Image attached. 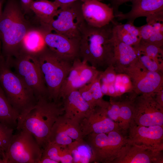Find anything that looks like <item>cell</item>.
Masks as SVG:
<instances>
[{
	"mask_svg": "<svg viewBox=\"0 0 163 163\" xmlns=\"http://www.w3.org/2000/svg\"><path fill=\"white\" fill-rule=\"evenodd\" d=\"M138 52L150 57L163 60V50L162 47L141 41L139 43L134 47Z\"/></svg>",
	"mask_w": 163,
	"mask_h": 163,
	"instance_id": "1f68e13d",
	"label": "cell"
},
{
	"mask_svg": "<svg viewBox=\"0 0 163 163\" xmlns=\"http://www.w3.org/2000/svg\"><path fill=\"white\" fill-rule=\"evenodd\" d=\"M117 74L113 65L108 66L104 71L101 72L100 75L101 83L108 85L113 84Z\"/></svg>",
	"mask_w": 163,
	"mask_h": 163,
	"instance_id": "e575fe53",
	"label": "cell"
},
{
	"mask_svg": "<svg viewBox=\"0 0 163 163\" xmlns=\"http://www.w3.org/2000/svg\"><path fill=\"white\" fill-rule=\"evenodd\" d=\"M130 77L133 92L137 94L155 95L163 88V77L161 72L147 69L138 60L123 70Z\"/></svg>",
	"mask_w": 163,
	"mask_h": 163,
	"instance_id": "30bf717a",
	"label": "cell"
},
{
	"mask_svg": "<svg viewBox=\"0 0 163 163\" xmlns=\"http://www.w3.org/2000/svg\"><path fill=\"white\" fill-rule=\"evenodd\" d=\"M35 29H38L24 14L20 0H7L0 18L1 55L6 59L17 56L27 34Z\"/></svg>",
	"mask_w": 163,
	"mask_h": 163,
	"instance_id": "6da1fadb",
	"label": "cell"
},
{
	"mask_svg": "<svg viewBox=\"0 0 163 163\" xmlns=\"http://www.w3.org/2000/svg\"><path fill=\"white\" fill-rule=\"evenodd\" d=\"M113 24L101 27L88 24L85 21L82 28L79 57L97 68L113 65L114 62Z\"/></svg>",
	"mask_w": 163,
	"mask_h": 163,
	"instance_id": "7a4b0ae2",
	"label": "cell"
},
{
	"mask_svg": "<svg viewBox=\"0 0 163 163\" xmlns=\"http://www.w3.org/2000/svg\"><path fill=\"white\" fill-rule=\"evenodd\" d=\"M0 163H5V162L3 159L0 158Z\"/></svg>",
	"mask_w": 163,
	"mask_h": 163,
	"instance_id": "ee69618b",
	"label": "cell"
},
{
	"mask_svg": "<svg viewBox=\"0 0 163 163\" xmlns=\"http://www.w3.org/2000/svg\"><path fill=\"white\" fill-rule=\"evenodd\" d=\"M82 11L85 22L94 27H101L114 19L111 7L99 0H82Z\"/></svg>",
	"mask_w": 163,
	"mask_h": 163,
	"instance_id": "e0dca14e",
	"label": "cell"
},
{
	"mask_svg": "<svg viewBox=\"0 0 163 163\" xmlns=\"http://www.w3.org/2000/svg\"><path fill=\"white\" fill-rule=\"evenodd\" d=\"M6 1L7 0H0V18L3 12L2 8L4 4Z\"/></svg>",
	"mask_w": 163,
	"mask_h": 163,
	"instance_id": "b9f144b4",
	"label": "cell"
},
{
	"mask_svg": "<svg viewBox=\"0 0 163 163\" xmlns=\"http://www.w3.org/2000/svg\"><path fill=\"white\" fill-rule=\"evenodd\" d=\"M5 59L14 69V72L32 91L37 99L41 97H48L39 63L34 54L22 50L17 56Z\"/></svg>",
	"mask_w": 163,
	"mask_h": 163,
	"instance_id": "8992f818",
	"label": "cell"
},
{
	"mask_svg": "<svg viewBox=\"0 0 163 163\" xmlns=\"http://www.w3.org/2000/svg\"><path fill=\"white\" fill-rule=\"evenodd\" d=\"M133 94V120L135 123L142 126H163V107L156 101L155 95Z\"/></svg>",
	"mask_w": 163,
	"mask_h": 163,
	"instance_id": "8fae6325",
	"label": "cell"
},
{
	"mask_svg": "<svg viewBox=\"0 0 163 163\" xmlns=\"http://www.w3.org/2000/svg\"><path fill=\"white\" fill-rule=\"evenodd\" d=\"M136 52L138 61L147 69L159 72L163 71V60L154 59Z\"/></svg>",
	"mask_w": 163,
	"mask_h": 163,
	"instance_id": "d6a6232c",
	"label": "cell"
},
{
	"mask_svg": "<svg viewBox=\"0 0 163 163\" xmlns=\"http://www.w3.org/2000/svg\"><path fill=\"white\" fill-rule=\"evenodd\" d=\"M14 129L11 127L0 122V158L5 162L6 154L14 135Z\"/></svg>",
	"mask_w": 163,
	"mask_h": 163,
	"instance_id": "f546056e",
	"label": "cell"
},
{
	"mask_svg": "<svg viewBox=\"0 0 163 163\" xmlns=\"http://www.w3.org/2000/svg\"><path fill=\"white\" fill-rule=\"evenodd\" d=\"M115 97L123 94L133 92V86L129 76L124 73L117 74L113 83Z\"/></svg>",
	"mask_w": 163,
	"mask_h": 163,
	"instance_id": "4dcf8cb0",
	"label": "cell"
},
{
	"mask_svg": "<svg viewBox=\"0 0 163 163\" xmlns=\"http://www.w3.org/2000/svg\"><path fill=\"white\" fill-rule=\"evenodd\" d=\"M83 138L80 123L62 114L58 117L54 123L48 142L61 146H68Z\"/></svg>",
	"mask_w": 163,
	"mask_h": 163,
	"instance_id": "9a60e30c",
	"label": "cell"
},
{
	"mask_svg": "<svg viewBox=\"0 0 163 163\" xmlns=\"http://www.w3.org/2000/svg\"><path fill=\"white\" fill-rule=\"evenodd\" d=\"M111 5V8H112L115 15L118 14L119 7L125 3L131 1L132 0H107Z\"/></svg>",
	"mask_w": 163,
	"mask_h": 163,
	"instance_id": "8d00e7d4",
	"label": "cell"
},
{
	"mask_svg": "<svg viewBox=\"0 0 163 163\" xmlns=\"http://www.w3.org/2000/svg\"><path fill=\"white\" fill-rule=\"evenodd\" d=\"M61 100L64 109V116L79 123L91 110L78 90L71 91L62 97Z\"/></svg>",
	"mask_w": 163,
	"mask_h": 163,
	"instance_id": "ac0fdd59",
	"label": "cell"
},
{
	"mask_svg": "<svg viewBox=\"0 0 163 163\" xmlns=\"http://www.w3.org/2000/svg\"><path fill=\"white\" fill-rule=\"evenodd\" d=\"M120 102L119 125L122 130L128 131L133 119L134 108L132 95Z\"/></svg>",
	"mask_w": 163,
	"mask_h": 163,
	"instance_id": "83f0119b",
	"label": "cell"
},
{
	"mask_svg": "<svg viewBox=\"0 0 163 163\" xmlns=\"http://www.w3.org/2000/svg\"><path fill=\"white\" fill-rule=\"evenodd\" d=\"M19 116L8 102L0 85V122L16 128Z\"/></svg>",
	"mask_w": 163,
	"mask_h": 163,
	"instance_id": "484cf974",
	"label": "cell"
},
{
	"mask_svg": "<svg viewBox=\"0 0 163 163\" xmlns=\"http://www.w3.org/2000/svg\"><path fill=\"white\" fill-rule=\"evenodd\" d=\"M154 97L157 103L163 107V88L157 92L155 94Z\"/></svg>",
	"mask_w": 163,
	"mask_h": 163,
	"instance_id": "f35d334b",
	"label": "cell"
},
{
	"mask_svg": "<svg viewBox=\"0 0 163 163\" xmlns=\"http://www.w3.org/2000/svg\"><path fill=\"white\" fill-rule=\"evenodd\" d=\"M123 131L114 130L99 134L92 133L85 138L91 147L94 163H112L117 157L122 147L128 141Z\"/></svg>",
	"mask_w": 163,
	"mask_h": 163,
	"instance_id": "9c48e42d",
	"label": "cell"
},
{
	"mask_svg": "<svg viewBox=\"0 0 163 163\" xmlns=\"http://www.w3.org/2000/svg\"><path fill=\"white\" fill-rule=\"evenodd\" d=\"M102 106L105 109L109 117L118 125L120 117L119 101H106Z\"/></svg>",
	"mask_w": 163,
	"mask_h": 163,
	"instance_id": "836d02e7",
	"label": "cell"
},
{
	"mask_svg": "<svg viewBox=\"0 0 163 163\" xmlns=\"http://www.w3.org/2000/svg\"><path fill=\"white\" fill-rule=\"evenodd\" d=\"M112 22L113 33L119 40L133 47L139 43L141 40L140 30L139 27L135 26L133 23L127 21L122 24L114 19Z\"/></svg>",
	"mask_w": 163,
	"mask_h": 163,
	"instance_id": "7402d4cb",
	"label": "cell"
},
{
	"mask_svg": "<svg viewBox=\"0 0 163 163\" xmlns=\"http://www.w3.org/2000/svg\"><path fill=\"white\" fill-rule=\"evenodd\" d=\"M59 8L54 1L48 0H33L30 7L35 22L40 29L46 33L51 32L50 25Z\"/></svg>",
	"mask_w": 163,
	"mask_h": 163,
	"instance_id": "ffe728a7",
	"label": "cell"
},
{
	"mask_svg": "<svg viewBox=\"0 0 163 163\" xmlns=\"http://www.w3.org/2000/svg\"><path fill=\"white\" fill-rule=\"evenodd\" d=\"M22 9L27 16L30 17L33 13L30 9V4L33 0H20Z\"/></svg>",
	"mask_w": 163,
	"mask_h": 163,
	"instance_id": "74e56055",
	"label": "cell"
},
{
	"mask_svg": "<svg viewBox=\"0 0 163 163\" xmlns=\"http://www.w3.org/2000/svg\"><path fill=\"white\" fill-rule=\"evenodd\" d=\"M108 85L106 84L101 83V90L104 95H107L108 90Z\"/></svg>",
	"mask_w": 163,
	"mask_h": 163,
	"instance_id": "60d3db41",
	"label": "cell"
},
{
	"mask_svg": "<svg viewBox=\"0 0 163 163\" xmlns=\"http://www.w3.org/2000/svg\"><path fill=\"white\" fill-rule=\"evenodd\" d=\"M77 0H54V1L59 5V8L71 4Z\"/></svg>",
	"mask_w": 163,
	"mask_h": 163,
	"instance_id": "ab89813d",
	"label": "cell"
},
{
	"mask_svg": "<svg viewBox=\"0 0 163 163\" xmlns=\"http://www.w3.org/2000/svg\"><path fill=\"white\" fill-rule=\"evenodd\" d=\"M128 130L129 141L154 151H163V126L138 125L133 119Z\"/></svg>",
	"mask_w": 163,
	"mask_h": 163,
	"instance_id": "7c38bea8",
	"label": "cell"
},
{
	"mask_svg": "<svg viewBox=\"0 0 163 163\" xmlns=\"http://www.w3.org/2000/svg\"><path fill=\"white\" fill-rule=\"evenodd\" d=\"M0 85L8 102L19 116L26 113L37 101L32 91L12 71L2 55L0 56Z\"/></svg>",
	"mask_w": 163,
	"mask_h": 163,
	"instance_id": "277c9868",
	"label": "cell"
},
{
	"mask_svg": "<svg viewBox=\"0 0 163 163\" xmlns=\"http://www.w3.org/2000/svg\"><path fill=\"white\" fill-rule=\"evenodd\" d=\"M141 38V41L146 42L150 38L153 32L152 25L147 24L139 27Z\"/></svg>",
	"mask_w": 163,
	"mask_h": 163,
	"instance_id": "d590c367",
	"label": "cell"
},
{
	"mask_svg": "<svg viewBox=\"0 0 163 163\" xmlns=\"http://www.w3.org/2000/svg\"><path fill=\"white\" fill-rule=\"evenodd\" d=\"M162 151H156L129 141L112 163H163Z\"/></svg>",
	"mask_w": 163,
	"mask_h": 163,
	"instance_id": "5bb4252c",
	"label": "cell"
},
{
	"mask_svg": "<svg viewBox=\"0 0 163 163\" xmlns=\"http://www.w3.org/2000/svg\"><path fill=\"white\" fill-rule=\"evenodd\" d=\"M42 157L48 158L56 163H72L73 158L68 146L48 142L43 148Z\"/></svg>",
	"mask_w": 163,
	"mask_h": 163,
	"instance_id": "d4e9b609",
	"label": "cell"
},
{
	"mask_svg": "<svg viewBox=\"0 0 163 163\" xmlns=\"http://www.w3.org/2000/svg\"><path fill=\"white\" fill-rule=\"evenodd\" d=\"M100 74L91 82L78 89L82 97L88 103L91 109L97 106H101L105 101L103 99L104 95L101 90Z\"/></svg>",
	"mask_w": 163,
	"mask_h": 163,
	"instance_id": "603a6c76",
	"label": "cell"
},
{
	"mask_svg": "<svg viewBox=\"0 0 163 163\" xmlns=\"http://www.w3.org/2000/svg\"><path fill=\"white\" fill-rule=\"evenodd\" d=\"M64 112L61 100L56 101L47 96L40 97L32 107L19 117L16 129L30 133L43 149L54 123Z\"/></svg>",
	"mask_w": 163,
	"mask_h": 163,
	"instance_id": "3957f363",
	"label": "cell"
},
{
	"mask_svg": "<svg viewBox=\"0 0 163 163\" xmlns=\"http://www.w3.org/2000/svg\"><path fill=\"white\" fill-rule=\"evenodd\" d=\"M44 40L46 46L60 57L71 62L79 58L80 41L52 32L44 33Z\"/></svg>",
	"mask_w": 163,
	"mask_h": 163,
	"instance_id": "2e32d148",
	"label": "cell"
},
{
	"mask_svg": "<svg viewBox=\"0 0 163 163\" xmlns=\"http://www.w3.org/2000/svg\"><path fill=\"white\" fill-rule=\"evenodd\" d=\"M45 33L38 29L29 31L24 37L22 43V50L28 53L35 54L46 46L44 34Z\"/></svg>",
	"mask_w": 163,
	"mask_h": 163,
	"instance_id": "4316f807",
	"label": "cell"
},
{
	"mask_svg": "<svg viewBox=\"0 0 163 163\" xmlns=\"http://www.w3.org/2000/svg\"><path fill=\"white\" fill-rule=\"evenodd\" d=\"M113 34L114 62L113 66L116 72L121 73L124 69L137 61V53L134 47L120 41L113 32Z\"/></svg>",
	"mask_w": 163,
	"mask_h": 163,
	"instance_id": "44dd1931",
	"label": "cell"
},
{
	"mask_svg": "<svg viewBox=\"0 0 163 163\" xmlns=\"http://www.w3.org/2000/svg\"><path fill=\"white\" fill-rule=\"evenodd\" d=\"M68 146L72 157V163L94 162L92 149L84 138L74 142Z\"/></svg>",
	"mask_w": 163,
	"mask_h": 163,
	"instance_id": "cb8c5ba5",
	"label": "cell"
},
{
	"mask_svg": "<svg viewBox=\"0 0 163 163\" xmlns=\"http://www.w3.org/2000/svg\"><path fill=\"white\" fill-rule=\"evenodd\" d=\"M2 42L0 38V56H1L2 54Z\"/></svg>",
	"mask_w": 163,
	"mask_h": 163,
	"instance_id": "7bdbcfd3",
	"label": "cell"
},
{
	"mask_svg": "<svg viewBox=\"0 0 163 163\" xmlns=\"http://www.w3.org/2000/svg\"><path fill=\"white\" fill-rule=\"evenodd\" d=\"M34 54L39 63L48 97L55 101H60V90L73 62L60 57L46 45Z\"/></svg>",
	"mask_w": 163,
	"mask_h": 163,
	"instance_id": "5b68a950",
	"label": "cell"
},
{
	"mask_svg": "<svg viewBox=\"0 0 163 163\" xmlns=\"http://www.w3.org/2000/svg\"><path fill=\"white\" fill-rule=\"evenodd\" d=\"M80 124L84 138L92 133L99 134L114 130L123 131L117 123L109 117L102 106H97L91 109Z\"/></svg>",
	"mask_w": 163,
	"mask_h": 163,
	"instance_id": "4fadbf2b",
	"label": "cell"
},
{
	"mask_svg": "<svg viewBox=\"0 0 163 163\" xmlns=\"http://www.w3.org/2000/svg\"><path fill=\"white\" fill-rule=\"evenodd\" d=\"M83 62L80 72L72 86V91L78 90L84 85L90 83L97 78L102 72L89 65L88 63Z\"/></svg>",
	"mask_w": 163,
	"mask_h": 163,
	"instance_id": "f1b7e54d",
	"label": "cell"
},
{
	"mask_svg": "<svg viewBox=\"0 0 163 163\" xmlns=\"http://www.w3.org/2000/svg\"><path fill=\"white\" fill-rule=\"evenodd\" d=\"M131 9L129 11L123 13L120 12L115 18L119 21L127 20L133 23L137 18L146 17L163 11V0H132Z\"/></svg>",
	"mask_w": 163,
	"mask_h": 163,
	"instance_id": "d6986e66",
	"label": "cell"
},
{
	"mask_svg": "<svg viewBox=\"0 0 163 163\" xmlns=\"http://www.w3.org/2000/svg\"><path fill=\"white\" fill-rule=\"evenodd\" d=\"M82 0L59 8L50 25L51 32L80 41L82 27L85 22L82 11Z\"/></svg>",
	"mask_w": 163,
	"mask_h": 163,
	"instance_id": "52a82bcc",
	"label": "cell"
},
{
	"mask_svg": "<svg viewBox=\"0 0 163 163\" xmlns=\"http://www.w3.org/2000/svg\"><path fill=\"white\" fill-rule=\"evenodd\" d=\"M13 135L6 154V163H39L43 149L33 135L23 130Z\"/></svg>",
	"mask_w": 163,
	"mask_h": 163,
	"instance_id": "ba28073f",
	"label": "cell"
}]
</instances>
